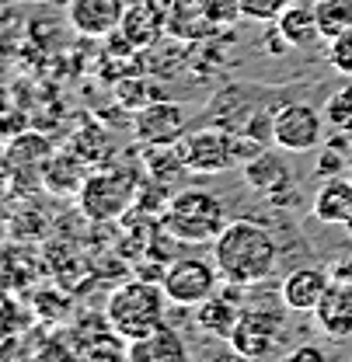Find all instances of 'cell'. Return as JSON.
<instances>
[{
	"label": "cell",
	"instance_id": "obj_29",
	"mask_svg": "<svg viewBox=\"0 0 352 362\" xmlns=\"http://www.w3.org/2000/svg\"><path fill=\"white\" fill-rule=\"evenodd\" d=\"M346 230H349V233H352V220H349V223H346Z\"/></svg>",
	"mask_w": 352,
	"mask_h": 362
},
{
	"label": "cell",
	"instance_id": "obj_11",
	"mask_svg": "<svg viewBox=\"0 0 352 362\" xmlns=\"http://www.w3.org/2000/svg\"><path fill=\"white\" fill-rule=\"evenodd\" d=\"M331 286V272L321 265H300V269L286 272V279L279 282V303L293 314H314L321 296Z\"/></svg>",
	"mask_w": 352,
	"mask_h": 362
},
{
	"label": "cell",
	"instance_id": "obj_21",
	"mask_svg": "<svg viewBox=\"0 0 352 362\" xmlns=\"http://www.w3.org/2000/svg\"><path fill=\"white\" fill-rule=\"evenodd\" d=\"M349 168H352V133H335L328 143H321L317 178H339Z\"/></svg>",
	"mask_w": 352,
	"mask_h": 362
},
{
	"label": "cell",
	"instance_id": "obj_17",
	"mask_svg": "<svg viewBox=\"0 0 352 362\" xmlns=\"http://www.w3.org/2000/svg\"><path fill=\"white\" fill-rule=\"evenodd\" d=\"M310 216L317 223H331V226L349 223L352 220V178L349 175L321 181V188L314 192V202H310Z\"/></svg>",
	"mask_w": 352,
	"mask_h": 362
},
{
	"label": "cell",
	"instance_id": "obj_10",
	"mask_svg": "<svg viewBox=\"0 0 352 362\" xmlns=\"http://www.w3.org/2000/svg\"><path fill=\"white\" fill-rule=\"evenodd\" d=\"M132 129H136V139L143 146H154V150H164V146H178L185 139V129H188V115L185 108L175 105V101H150L136 112L132 119Z\"/></svg>",
	"mask_w": 352,
	"mask_h": 362
},
{
	"label": "cell",
	"instance_id": "obj_14",
	"mask_svg": "<svg viewBox=\"0 0 352 362\" xmlns=\"http://www.w3.org/2000/svg\"><path fill=\"white\" fill-rule=\"evenodd\" d=\"M317 327L331 341H349L352 338V279H331L328 293L321 296L314 310Z\"/></svg>",
	"mask_w": 352,
	"mask_h": 362
},
{
	"label": "cell",
	"instance_id": "obj_5",
	"mask_svg": "<svg viewBox=\"0 0 352 362\" xmlns=\"http://www.w3.org/2000/svg\"><path fill=\"white\" fill-rule=\"evenodd\" d=\"M136 192H140L136 171L101 168L84 178L81 192H77V206L91 223H112V220H123L130 213V206L136 202Z\"/></svg>",
	"mask_w": 352,
	"mask_h": 362
},
{
	"label": "cell",
	"instance_id": "obj_25",
	"mask_svg": "<svg viewBox=\"0 0 352 362\" xmlns=\"http://www.w3.org/2000/svg\"><path fill=\"white\" fill-rule=\"evenodd\" d=\"M25 126H28V122H25V115H21L18 108H7V105L0 108V136H4V139L21 136L25 133Z\"/></svg>",
	"mask_w": 352,
	"mask_h": 362
},
{
	"label": "cell",
	"instance_id": "obj_30",
	"mask_svg": "<svg viewBox=\"0 0 352 362\" xmlns=\"http://www.w3.org/2000/svg\"><path fill=\"white\" fill-rule=\"evenodd\" d=\"M349 178H352V175H349Z\"/></svg>",
	"mask_w": 352,
	"mask_h": 362
},
{
	"label": "cell",
	"instance_id": "obj_27",
	"mask_svg": "<svg viewBox=\"0 0 352 362\" xmlns=\"http://www.w3.org/2000/svg\"><path fill=\"white\" fill-rule=\"evenodd\" d=\"M220 362H251V359H244V356H241V352H234V356H230V359H227V356H223Z\"/></svg>",
	"mask_w": 352,
	"mask_h": 362
},
{
	"label": "cell",
	"instance_id": "obj_13",
	"mask_svg": "<svg viewBox=\"0 0 352 362\" xmlns=\"http://www.w3.org/2000/svg\"><path fill=\"white\" fill-rule=\"evenodd\" d=\"M123 14H126V0H70V7H67L74 32H81L88 39H105V35L119 32Z\"/></svg>",
	"mask_w": 352,
	"mask_h": 362
},
{
	"label": "cell",
	"instance_id": "obj_12",
	"mask_svg": "<svg viewBox=\"0 0 352 362\" xmlns=\"http://www.w3.org/2000/svg\"><path fill=\"white\" fill-rule=\"evenodd\" d=\"M244 181L268 202H283V192H290V195L297 192V178H293L290 164L276 150H262L259 157H251L244 164Z\"/></svg>",
	"mask_w": 352,
	"mask_h": 362
},
{
	"label": "cell",
	"instance_id": "obj_8",
	"mask_svg": "<svg viewBox=\"0 0 352 362\" xmlns=\"http://www.w3.org/2000/svg\"><path fill=\"white\" fill-rule=\"evenodd\" d=\"M286 310V307H283ZM279 307H259V310H244L234 334H230V349L241 352L244 359L262 362L268 359L279 341H283V331H286V317Z\"/></svg>",
	"mask_w": 352,
	"mask_h": 362
},
{
	"label": "cell",
	"instance_id": "obj_4",
	"mask_svg": "<svg viewBox=\"0 0 352 362\" xmlns=\"http://www.w3.org/2000/svg\"><path fill=\"white\" fill-rule=\"evenodd\" d=\"M265 143L248 133H230L220 126H203L178 143V153L185 160V171L192 175H227L234 168H244L251 157L262 153Z\"/></svg>",
	"mask_w": 352,
	"mask_h": 362
},
{
	"label": "cell",
	"instance_id": "obj_28",
	"mask_svg": "<svg viewBox=\"0 0 352 362\" xmlns=\"http://www.w3.org/2000/svg\"><path fill=\"white\" fill-rule=\"evenodd\" d=\"M4 105H7V90L0 88V108H4Z\"/></svg>",
	"mask_w": 352,
	"mask_h": 362
},
{
	"label": "cell",
	"instance_id": "obj_20",
	"mask_svg": "<svg viewBox=\"0 0 352 362\" xmlns=\"http://www.w3.org/2000/svg\"><path fill=\"white\" fill-rule=\"evenodd\" d=\"M241 314H244V307H241L237 300L217 296V293H213L210 300H203V303L195 307V324H199V331L230 341V334H234V327H237Z\"/></svg>",
	"mask_w": 352,
	"mask_h": 362
},
{
	"label": "cell",
	"instance_id": "obj_24",
	"mask_svg": "<svg viewBox=\"0 0 352 362\" xmlns=\"http://www.w3.org/2000/svg\"><path fill=\"white\" fill-rule=\"evenodd\" d=\"M286 7H290V0H241V18H248V21H276Z\"/></svg>",
	"mask_w": 352,
	"mask_h": 362
},
{
	"label": "cell",
	"instance_id": "obj_1",
	"mask_svg": "<svg viewBox=\"0 0 352 362\" xmlns=\"http://www.w3.org/2000/svg\"><path fill=\"white\" fill-rule=\"evenodd\" d=\"M213 265L234 289H255L279 272V240L255 220H230L213 240Z\"/></svg>",
	"mask_w": 352,
	"mask_h": 362
},
{
	"label": "cell",
	"instance_id": "obj_18",
	"mask_svg": "<svg viewBox=\"0 0 352 362\" xmlns=\"http://www.w3.org/2000/svg\"><path fill=\"white\" fill-rule=\"evenodd\" d=\"M272 25H276L272 32L290 49H310V45H317V39H324L321 25H317V7L314 4H290Z\"/></svg>",
	"mask_w": 352,
	"mask_h": 362
},
{
	"label": "cell",
	"instance_id": "obj_15",
	"mask_svg": "<svg viewBox=\"0 0 352 362\" xmlns=\"http://www.w3.org/2000/svg\"><path fill=\"white\" fill-rule=\"evenodd\" d=\"M126 359L130 362H188V345H185L181 331L164 320V324L154 327L150 334L130 341Z\"/></svg>",
	"mask_w": 352,
	"mask_h": 362
},
{
	"label": "cell",
	"instance_id": "obj_22",
	"mask_svg": "<svg viewBox=\"0 0 352 362\" xmlns=\"http://www.w3.org/2000/svg\"><path fill=\"white\" fill-rule=\"evenodd\" d=\"M324 122L335 133H352V84H342L339 90H331V98L324 101Z\"/></svg>",
	"mask_w": 352,
	"mask_h": 362
},
{
	"label": "cell",
	"instance_id": "obj_16",
	"mask_svg": "<svg viewBox=\"0 0 352 362\" xmlns=\"http://www.w3.org/2000/svg\"><path fill=\"white\" fill-rule=\"evenodd\" d=\"M164 18H168V11H161L154 0L126 4V14H123V25H119V39L130 49H147L164 32Z\"/></svg>",
	"mask_w": 352,
	"mask_h": 362
},
{
	"label": "cell",
	"instance_id": "obj_26",
	"mask_svg": "<svg viewBox=\"0 0 352 362\" xmlns=\"http://www.w3.org/2000/svg\"><path fill=\"white\" fill-rule=\"evenodd\" d=\"M283 362H328V356H324V349H317V345H297Z\"/></svg>",
	"mask_w": 352,
	"mask_h": 362
},
{
	"label": "cell",
	"instance_id": "obj_2",
	"mask_svg": "<svg viewBox=\"0 0 352 362\" xmlns=\"http://www.w3.org/2000/svg\"><path fill=\"white\" fill-rule=\"evenodd\" d=\"M168 293L161 286V279H130L123 286H115L108 293V303H105V320L108 327L126 338L136 341L143 334H150L154 327H161L168 320Z\"/></svg>",
	"mask_w": 352,
	"mask_h": 362
},
{
	"label": "cell",
	"instance_id": "obj_6",
	"mask_svg": "<svg viewBox=\"0 0 352 362\" xmlns=\"http://www.w3.org/2000/svg\"><path fill=\"white\" fill-rule=\"evenodd\" d=\"M241 18V0H171L164 32L181 42H203L220 28H234Z\"/></svg>",
	"mask_w": 352,
	"mask_h": 362
},
{
	"label": "cell",
	"instance_id": "obj_9",
	"mask_svg": "<svg viewBox=\"0 0 352 362\" xmlns=\"http://www.w3.org/2000/svg\"><path fill=\"white\" fill-rule=\"evenodd\" d=\"M220 272L213 262L203 258H178L175 265L161 272V286L171 300V307H199L203 300H210L217 293Z\"/></svg>",
	"mask_w": 352,
	"mask_h": 362
},
{
	"label": "cell",
	"instance_id": "obj_7",
	"mask_svg": "<svg viewBox=\"0 0 352 362\" xmlns=\"http://www.w3.org/2000/svg\"><path fill=\"white\" fill-rule=\"evenodd\" d=\"M324 112L314 108L307 101H290L276 108L272 119V146L286 150V153H310L321 150L324 143Z\"/></svg>",
	"mask_w": 352,
	"mask_h": 362
},
{
	"label": "cell",
	"instance_id": "obj_19",
	"mask_svg": "<svg viewBox=\"0 0 352 362\" xmlns=\"http://www.w3.org/2000/svg\"><path fill=\"white\" fill-rule=\"evenodd\" d=\"M84 178H88V164L70 146L59 150V153H49V160H45V168H42V185L49 192H56V195H77Z\"/></svg>",
	"mask_w": 352,
	"mask_h": 362
},
{
	"label": "cell",
	"instance_id": "obj_23",
	"mask_svg": "<svg viewBox=\"0 0 352 362\" xmlns=\"http://www.w3.org/2000/svg\"><path fill=\"white\" fill-rule=\"evenodd\" d=\"M328 63L331 70H339L342 77L352 81V25L342 28L335 39H328Z\"/></svg>",
	"mask_w": 352,
	"mask_h": 362
},
{
	"label": "cell",
	"instance_id": "obj_3",
	"mask_svg": "<svg viewBox=\"0 0 352 362\" xmlns=\"http://www.w3.org/2000/svg\"><path fill=\"white\" fill-rule=\"evenodd\" d=\"M227 223V206L210 188H181L161 213V230L178 244H213Z\"/></svg>",
	"mask_w": 352,
	"mask_h": 362
}]
</instances>
